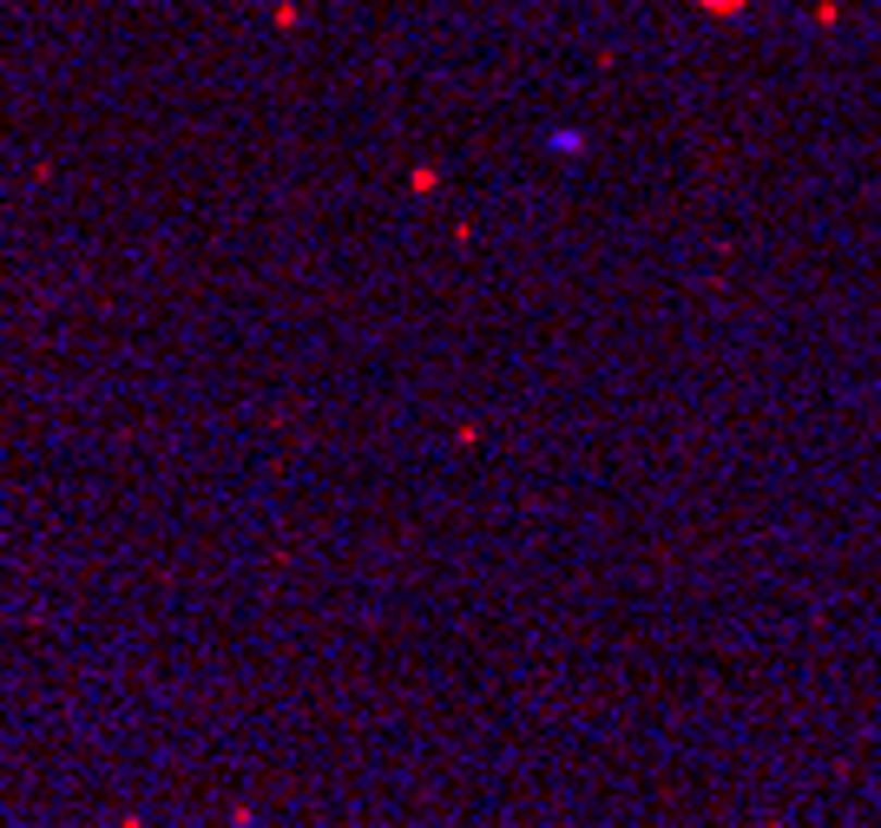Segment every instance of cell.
<instances>
[{"label": "cell", "instance_id": "6da1fadb", "mask_svg": "<svg viewBox=\"0 0 881 828\" xmlns=\"http://www.w3.org/2000/svg\"><path fill=\"white\" fill-rule=\"evenodd\" d=\"M697 8H711V14H737V8H750V0H697Z\"/></svg>", "mask_w": 881, "mask_h": 828}]
</instances>
